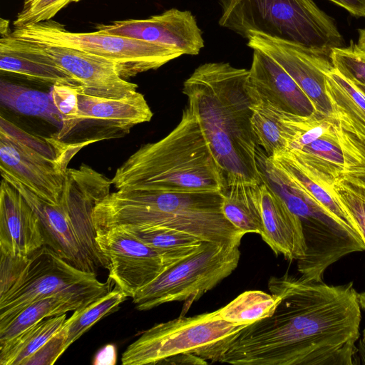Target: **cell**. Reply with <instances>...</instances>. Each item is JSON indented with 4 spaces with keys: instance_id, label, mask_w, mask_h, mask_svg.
Segmentation results:
<instances>
[{
    "instance_id": "obj_22",
    "label": "cell",
    "mask_w": 365,
    "mask_h": 365,
    "mask_svg": "<svg viewBox=\"0 0 365 365\" xmlns=\"http://www.w3.org/2000/svg\"><path fill=\"white\" fill-rule=\"evenodd\" d=\"M299 150H287L297 165L310 178L329 190L342 176L344 157L335 128Z\"/></svg>"
},
{
    "instance_id": "obj_31",
    "label": "cell",
    "mask_w": 365,
    "mask_h": 365,
    "mask_svg": "<svg viewBox=\"0 0 365 365\" xmlns=\"http://www.w3.org/2000/svg\"><path fill=\"white\" fill-rule=\"evenodd\" d=\"M127 298L128 295L115 286L114 289L105 295L86 307L75 310L63 324L67 331L66 348L68 349L100 319L115 312Z\"/></svg>"
},
{
    "instance_id": "obj_13",
    "label": "cell",
    "mask_w": 365,
    "mask_h": 365,
    "mask_svg": "<svg viewBox=\"0 0 365 365\" xmlns=\"http://www.w3.org/2000/svg\"><path fill=\"white\" fill-rule=\"evenodd\" d=\"M153 112L145 96L135 91L120 98H108L78 92V111L55 138L82 146L101 140L120 138L133 126L148 122Z\"/></svg>"
},
{
    "instance_id": "obj_21",
    "label": "cell",
    "mask_w": 365,
    "mask_h": 365,
    "mask_svg": "<svg viewBox=\"0 0 365 365\" xmlns=\"http://www.w3.org/2000/svg\"><path fill=\"white\" fill-rule=\"evenodd\" d=\"M263 232L260 235L276 255L289 260L303 258L307 246L299 218L263 176L259 186Z\"/></svg>"
},
{
    "instance_id": "obj_33",
    "label": "cell",
    "mask_w": 365,
    "mask_h": 365,
    "mask_svg": "<svg viewBox=\"0 0 365 365\" xmlns=\"http://www.w3.org/2000/svg\"><path fill=\"white\" fill-rule=\"evenodd\" d=\"M336 130L342 149V178L365 188V143L344 130L336 122Z\"/></svg>"
},
{
    "instance_id": "obj_17",
    "label": "cell",
    "mask_w": 365,
    "mask_h": 365,
    "mask_svg": "<svg viewBox=\"0 0 365 365\" xmlns=\"http://www.w3.org/2000/svg\"><path fill=\"white\" fill-rule=\"evenodd\" d=\"M98 32L133 38L197 55L205 46L202 32L190 11L172 8L147 19H126L96 26Z\"/></svg>"
},
{
    "instance_id": "obj_1",
    "label": "cell",
    "mask_w": 365,
    "mask_h": 365,
    "mask_svg": "<svg viewBox=\"0 0 365 365\" xmlns=\"http://www.w3.org/2000/svg\"><path fill=\"white\" fill-rule=\"evenodd\" d=\"M274 312L202 349L211 362L237 365H352L361 319L353 283L332 286L285 274L268 282Z\"/></svg>"
},
{
    "instance_id": "obj_7",
    "label": "cell",
    "mask_w": 365,
    "mask_h": 365,
    "mask_svg": "<svg viewBox=\"0 0 365 365\" xmlns=\"http://www.w3.org/2000/svg\"><path fill=\"white\" fill-rule=\"evenodd\" d=\"M264 179L300 220L305 256L297 269L305 280L322 281L326 269L346 255L365 250L362 237L319 204L268 156L262 160Z\"/></svg>"
},
{
    "instance_id": "obj_38",
    "label": "cell",
    "mask_w": 365,
    "mask_h": 365,
    "mask_svg": "<svg viewBox=\"0 0 365 365\" xmlns=\"http://www.w3.org/2000/svg\"><path fill=\"white\" fill-rule=\"evenodd\" d=\"M81 89L65 85H52L49 93L63 117L62 126L67 125L76 115L78 111V92Z\"/></svg>"
},
{
    "instance_id": "obj_14",
    "label": "cell",
    "mask_w": 365,
    "mask_h": 365,
    "mask_svg": "<svg viewBox=\"0 0 365 365\" xmlns=\"http://www.w3.org/2000/svg\"><path fill=\"white\" fill-rule=\"evenodd\" d=\"M24 51L53 63L71 76L84 93L108 98H120L137 91L138 85L122 78L115 65L101 57L77 49L36 43L1 36Z\"/></svg>"
},
{
    "instance_id": "obj_4",
    "label": "cell",
    "mask_w": 365,
    "mask_h": 365,
    "mask_svg": "<svg viewBox=\"0 0 365 365\" xmlns=\"http://www.w3.org/2000/svg\"><path fill=\"white\" fill-rule=\"evenodd\" d=\"M117 190L224 192L226 180L188 108L161 140L141 145L110 180Z\"/></svg>"
},
{
    "instance_id": "obj_10",
    "label": "cell",
    "mask_w": 365,
    "mask_h": 365,
    "mask_svg": "<svg viewBox=\"0 0 365 365\" xmlns=\"http://www.w3.org/2000/svg\"><path fill=\"white\" fill-rule=\"evenodd\" d=\"M0 257V322L37 299L99 281L45 245L29 255Z\"/></svg>"
},
{
    "instance_id": "obj_39",
    "label": "cell",
    "mask_w": 365,
    "mask_h": 365,
    "mask_svg": "<svg viewBox=\"0 0 365 365\" xmlns=\"http://www.w3.org/2000/svg\"><path fill=\"white\" fill-rule=\"evenodd\" d=\"M344 8L351 15L365 17V0H329Z\"/></svg>"
},
{
    "instance_id": "obj_27",
    "label": "cell",
    "mask_w": 365,
    "mask_h": 365,
    "mask_svg": "<svg viewBox=\"0 0 365 365\" xmlns=\"http://www.w3.org/2000/svg\"><path fill=\"white\" fill-rule=\"evenodd\" d=\"M66 319V314L46 318L0 346V364L22 365L62 328Z\"/></svg>"
},
{
    "instance_id": "obj_9",
    "label": "cell",
    "mask_w": 365,
    "mask_h": 365,
    "mask_svg": "<svg viewBox=\"0 0 365 365\" xmlns=\"http://www.w3.org/2000/svg\"><path fill=\"white\" fill-rule=\"evenodd\" d=\"M11 34L25 41L71 48L101 57L111 61L125 80L158 69L182 56L175 48L133 38L98 31L71 32L52 19L14 28Z\"/></svg>"
},
{
    "instance_id": "obj_18",
    "label": "cell",
    "mask_w": 365,
    "mask_h": 365,
    "mask_svg": "<svg viewBox=\"0 0 365 365\" xmlns=\"http://www.w3.org/2000/svg\"><path fill=\"white\" fill-rule=\"evenodd\" d=\"M247 88L254 103H267L280 111L301 117H323L287 72L258 50H253Z\"/></svg>"
},
{
    "instance_id": "obj_43",
    "label": "cell",
    "mask_w": 365,
    "mask_h": 365,
    "mask_svg": "<svg viewBox=\"0 0 365 365\" xmlns=\"http://www.w3.org/2000/svg\"><path fill=\"white\" fill-rule=\"evenodd\" d=\"M359 302L361 308L365 311V292L359 294ZM363 343L365 345V329L363 332Z\"/></svg>"
},
{
    "instance_id": "obj_3",
    "label": "cell",
    "mask_w": 365,
    "mask_h": 365,
    "mask_svg": "<svg viewBox=\"0 0 365 365\" xmlns=\"http://www.w3.org/2000/svg\"><path fill=\"white\" fill-rule=\"evenodd\" d=\"M222 199V192L120 189L96 204L93 220L96 231L115 227H165L202 241L240 245L245 234L223 215Z\"/></svg>"
},
{
    "instance_id": "obj_25",
    "label": "cell",
    "mask_w": 365,
    "mask_h": 365,
    "mask_svg": "<svg viewBox=\"0 0 365 365\" xmlns=\"http://www.w3.org/2000/svg\"><path fill=\"white\" fill-rule=\"evenodd\" d=\"M260 185H237L223 192L222 210L227 220L245 234L263 232Z\"/></svg>"
},
{
    "instance_id": "obj_11",
    "label": "cell",
    "mask_w": 365,
    "mask_h": 365,
    "mask_svg": "<svg viewBox=\"0 0 365 365\" xmlns=\"http://www.w3.org/2000/svg\"><path fill=\"white\" fill-rule=\"evenodd\" d=\"M239 246L203 241L195 252L138 291L132 297L135 309L145 311L172 302L190 305L237 268Z\"/></svg>"
},
{
    "instance_id": "obj_32",
    "label": "cell",
    "mask_w": 365,
    "mask_h": 365,
    "mask_svg": "<svg viewBox=\"0 0 365 365\" xmlns=\"http://www.w3.org/2000/svg\"><path fill=\"white\" fill-rule=\"evenodd\" d=\"M251 125L258 145L267 156L287 150L286 135L277 110L264 103H253Z\"/></svg>"
},
{
    "instance_id": "obj_28",
    "label": "cell",
    "mask_w": 365,
    "mask_h": 365,
    "mask_svg": "<svg viewBox=\"0 0 365 365\" xmlns=\"http://www.w3.org/2000/svg\"><path fill=\"white\" fill-rule=\"evenodd\" d=\"M119 227L176 262L195 252L203 242L193 235L170 227Z\"/></svg>"
},
{
    "instance_id": "obj_23",
    "label": "cell",
    "mask_w": 365,
    "mask_h": 365,
    "mask_svg": "<svg viewBox=\"0 0 365 365\" xmlns=\"http://www.w3.org/2000/svg\"><path fill=\"white\" fill-rule=\"evenodd\" d=\"M325 92L333 119L365 143V93L334 67L327 75Z\"/></svg>"
},
{
    "instance_id": "obj_40",
    "label": "cell",
    "mask_w": 365,
    "mask_h": 365,
    "mask_svg": "<svg viewBox=\"0 0 365 365\" xmlns=\"http://www.w3.org/2000/svg\"><path fill=\"white\" fill-rule=\"evenodd\" d=\"M162 363L172 364H207V361L193 353L178 354L165 359Z\"/></svg>"
},
{
    "instance_id": "obj_16",
    "label": "cell",
    "mask_w": 365,
    "mask_h": 365,
    "mask_svg": "<svg viewBox=\"0 0 365 365\" xmlns=\"http://www.w3.org/2000/svg\"><path fill=\"white\" fill-rule=\"evenodd\" d=\"M247 39L250 48L270 56L287 72L310 98L320 115L333 119L325 92L327 75L334 68L330 57L258 32L250 31Z\"/></svg>"
},
{
    "instance_id": "obj_34",
    "label": "cell",
    "mask_w": 365,
    "mask_h": 365,
    "mask_svg": "<svg viewBox=\"0 0 365 365\" xmlns=\"http://www.w3.org/2000/svg\"><path fill=\"white\" fill-rule=\"evenodd\" d=\"M333 190L342 208L356 225L365 245V188L341 177Z\"/></svg>"
},
{
    "instance_id": "obj_37",
    "label": "cell",
    "mask_w": 365,
    "mask_h": 365,
    "mask_svg": "<svg viewBox=\"0 0 365 365\" xmlns=\"http://www.w3.org/2000/svg\"><path fill=\"white\" fill-rule=\"evenodd\" d=\"M67 331L63 327L54 334L22 365H51L67 349L66 346Z\"/></svg>"
},
{
    "instance_id": "obj_19",
    "label": "cell",
    "mask_w": 365,
    "mask_h": 365,
    "mask_svg": "<svg viewBox=\"0 0 365 365\" xmlns=\"http://www.w3.org/2000/svg\"><path fill=\"white\" fill-rule=\"evenodd\" d=\"M44 245L39 218L19 191L2 178L0 186V255H29Z\"/></svg>"
},
{
    "instance_id": "obj_36",
    "label": "cell",
    "mask_w": 365,
    "mask_h": 365,
    "mask_svg": "<svg viewBox=\"0 0 365 365\" xmlns=\"http://www.w3.org/2000/svg\"><path fill=\"white\" fill-rule=\"evenodd\" d=\"M81 0H24L22 9L13 22L14 28L52 19L61 9Z\"/></svg>"
},
{
    "instance_id": "obj_5",
    "label": "cell",
    "mask_w": 365,
    "mask_h": 365,
    "mask_svg": "<svg viewBox=\"0 0 365 365\" xmlns=\"http://www.w3.org/2000/svg\"><path fill=\"white\" fill-rule=\"evenodd\" d=\"M4 179L19 191L37 214L45 246L82 271L96 274L100 267L108 269V261L96 242L93 211L96 204L110 193L111 180L86 164L68 168L59 201L51 204L19 182Z\"/></svg>"
},
{
    "instance_id": "obj_44",
    "label": "cell",
    "mask_w": 365,
    "mask_h": 365,
    "mask_svg": "<svg viewBox=\"0 0 365 365\" xmlns=\"http://www.w3.org/2000/svg\"><path fill=\"white\" fill-rule=\"evenodd\" d=\"M354 84L356 85L363 93H365V86H363L361 84H356V83H354Z\"/></svg>"
},
{
    "instance_id": "obj_30",
    "label": "cell",
    "mask_w": 365,
    "mask_h": 365,
    "mask_svg": "<svg viewBox=\"0 0 365 365\" xmlns=\"http://www.w3.org/2000/svg\"><path fill=\"white\" fill-rule=\"evenodd\" d=\"M281 301V297L259 290L246 291L218 312L225 321L237 324L250 325L271 316Z\"/></svg>"
},
{
    "instance_id": "obj_20",
    "label": "cell",
    "mask_w": 365,
    "mask_h": 365,
    "mask_svg": "<svg viewBox=\"0 0 365 365\" xmlns=\"http://www.w3.org/2000/svg\"><path fill=\"white\" fill-rule=\"evenodd\" d=\"M112 279L97 282L31 302L8 320L0 322V346L41 320L83 308L111 290Z\"/></svg>"
},
{
    "instance_id": "obj_41",
    "label": "cell",
    "mask_w": 365,
    "mask_h": 365,
    "mask_svg": "<svg viewBox=\"0 0 365 365\" xmlns=\"http://www.w3.org/2000/svg\"><path fill=\"white\" fill-rule=\"evenodd\" d=\"M116 361L115 348L113 345H107L101 349L96 355L94 364H114Z\"/></svg>"
},
{
    "instance_id": "obj_15",
    "label": "cell",
    "mask_w": 365,
    "mask_h": 365,
    "mask_svg": "<svg viewBox=\"0 0 365 365\" xmlns=\"http://www.w3.org/2000/svg\"><path fill=\"white\" fill-rule=\"evenodd\" d=\"M96 232L97 245L108 263L109 278L128 297H133L177 263L121 227Z\"/></svg>"
},
{
    "instance_id": "obj_24",
    "label": "cell",
    "mask_w": 365,
    "mask_h": 365,
    "mask_svg": "<svg viewBox=\"0 0 365 365\" xmlns=\"http://www.w3.org/2000/svg\"><path fill=\"white\" fill-rule=\"evenodd\" d=\"M0 69L52 85L81 88L71 76L53 63L18 48L3 37L0 38Z\"/></svg>"
},
{
    "instance_id": "obj_12",
    "label": "cell",
    "mask_w": 365,
    "mask_h": 365,
    "mask_svg": "<svg viewBox=\"0 0 365 365\" xmlns=\"http://www.w3.org/2000/svg\"><path fill=\"white\" fill-rule=\"evenodd\" d=\"M247 324L223 319L218 310L193 317H180L145 331L123 353V365L162 363L178 354L193 353L240 332Z\"/></svg>"
},
{
    "instance_id": "obj_2",
    "label": "cell",
    "mask_w": 365,
    "mask_h": 365,
    "mask_svg": "<svg viewBox=\"0 0 365 365\" xmlns=\"http://www.w3.org/2000/svg\"><path fill=\"white\" fill-rule=\"evenodd\" d=\"M247 76L245 68L210 62L197 67L183 83L187 107L224 173L226 188L260 185L263 180L251 125L254 103Z\"/></svg>"
},
{
    "instance_id": "obj_6",
    "label": "cell",
    "mask_w": 365,
    "mask_h": 365,
    "mask_svg": "<svg viewBox=\"0 0 365 365\" xmlns=\"http://www.w3.org/2000/svg\"><path fill=\"white\" fill-rule=\"evenodd\" d=\"M220 26L247 38L258 32L305 46L330 57L343 47L334 21L313 0H218Z\"/></svg>"
},
{
    "instance_id": "obj_35",
    "label": "cell",
    "mask_w": 365,
    "mask_h": 365,
    "mask_svg": "<svg viewBox=\"0 0 365 365\" xmlns=\"http://www.w3.org/2000/svg\"><path fill=\"white\" fill-rule=\"evenodd\" d=\"M330 58L343 76L354 83L365 86V52L359 49L353 41L348 47L334 48Z\"/></svg>"
},
{
    "instance_id": "obj_26",
    "label": "cell",
    "mask_w": 365,
    "mask_h": 365,
    "mask_svg": "<svg viewBox=\"0 0 365 365\" xmlns=\"http://www.w3.org/2000/svg\"><path fill=\"white\" fill-rule=\"evenodd\" d=\"M2 104L18 113L43 118L58 127L63 117L56 108L50 93H45L4 81L0 82Z\"/></svg>"
},
{
    "instance_id": "obj_42",
    "label": "cell",
    "mask_w": 365,
    "mask_h": 365,
    "mask_svg": "<svg viewBox=\"0 0 365 365\" xmlns=\"http://www.w3.org/2000/svg\"><path fill=\"white\" fill-rule=\"evenodd\" d=\"M356 46L359 49L365 52V29L359 30V37Z\"/></svg>"
},
{
    "instance_id": "obj_29",
    "label": "cell",
    "mask_w": 365,
    "mask_h": 365,
    "mask_svg": "<svg viewBox=\"0 0 365 365\" xmlns=\"http://www.w3.org/2000/svg\"><path fill=\"white\" fill-rule=\"evenodd\" d=\"M268 157L310 194L331 215L361 236L356 225L340 205L334 190L327 188L307 175L297 165L287 150L279 152Z\"/></svg>"
},
{
    "instance_id": "obj_8",
    "label": "cell",
    "mask_w": 365,
    "mask_h": 365,
    "mask_svg": "<svg viewBox=\"0 0 365 365\" xmlns=\"http://www.w3.org/2000/svg\"><path fill=\"white\" fill-rule=\"evenodd\" d=\"M81 148L56 138L32 135L1 116V178L19 182L48 203L59 201L68 163Z\"/></svg>"
}]
</instances>
